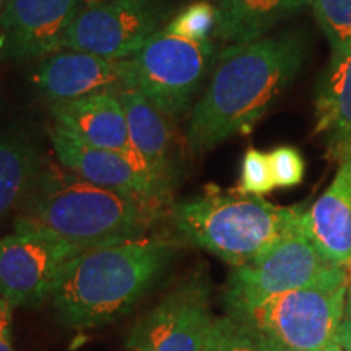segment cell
Masks as SVG:
<instances>
[{"label": "cell", "mask_w": 351, "mask_h": 351, "mask_svg": "<svg viewBox=\"0 0 351 351\" xmlns=\"http://www.w3.org/2000/svg\"><path fill=\"white\" fill-rule=\"evenodd\" d=\"M7 2H8V0H0V12H2V8L5 7Z\"/></svg>", "instance_id": "29"}, {"label": "cell", "mask_w": 351, "mask_h": 351, "mask_svg": "<svg viewBox=\"0 0 351 351\" xmlns=\"http://www.w3.org/2000/svg\"><path fill=\"white\" fill-rule=\"evenodd\" d=\"M44 160L32 130L21 125L0 129V230L20 210Z\"/></svg>", "instance_id": "18"}, {"label": "cell", "mask_w": 351, "mask_h": 351, "mask_svg": "<svg viewBox=\"0 0 351 351\" xmlns=\"http://www.w3.org/2000/svg\"><path fill=\"white\" fill-rule=\"evenodd\" d=\"M179 244L171 238H138L90 247L65 267L52 307L67 328L86 330L124 317L173 265Z\"/></svg>", "instance_id": "3"}, {"label": "cell", "mask_w": 351, "mask_h": 351, "mask_svg": "<svg viewBox=\"0 0 351 351\" xmlns=\"http://www.w3.org/2000/svg\"><path fill=\"white\" fill-rule=\"evenodd\" d=\"M212 59V41H189L163 28L127 59V67L132 88L176 121L191 114Z\"/></svg>", "instance_id": "7"}, {"label": "cell", "mask_w": 351, "mask_h": 351, "mask_svg": "<svg viewBox=\"0 0 351 351\" xmlns=\"http://www.w3.org/2000/svg\"><path fill=\"white\" fill-rule=\"evenodd\" d=\"M200 351H285L265 333L231 315L212 319Z\"/></svg>", "instance_id": "20"}, {"label": "cell", "mask_w": 351, "mask_h": 351, "mask_svg": "<svg viewBox=\"0 0 351 351\" xmlns=\"http://www.w3.org/2000/svg\"><path fill=\"white\" fill-rule=\"evenodd\" d=\"M117 98L125 112L130 147L156 178L176 189L182 173L186 138H179L174 121L137 88L117 91Z\"/></svg>", "instance_id": "14"}, {"label": "cell", "mask_w": 351, "mask_h": 351, "mask_svg": "<svg viewBox=\"0 0 351 351\" xmlns=\"http://www.w3.org/2000/svg\"><path fill=\"white\" fill-rule=\"evenodd\" d=\"M218 10L217 36L241 44L267 36L280 21L300 12L309 0H210Z\"/></svg>", "instance_id": "19"}, {"label": "cell", "mask_w": 351, "mask_h": 351, "mask_svg": "<svg viewBox=\"0 0 351 351\" xmlns=\"http://www.w3.org/2000/svg\"><path fill=\"white\" fill-rule=\"evenodd\" d=\"M169 205L91 184L44 160L13 230L41 231L83 247L145 238Z\"/></svg>", "instance_id": "2"}, {"label": "cell", "mask_w": 351, "mask_h": 351, "mask_svg": "<svg viewBox=\"0 0 351 351\" xmlns=\"http://www.w3.org/2000/svg\"><path fill=\"white\" fill-rule=\"evenodd\" d=\"M85 0H8L0 12V59H44L62 49Z\"/></svg>", "instance_id": "12"}, {"label": "cell", "mask_w": 351, "mask_h": 351, "mask_svg": "<svg viewBox=\"0 0 351 351\" xmlns=\"http://www.w3.org/2000/svg\"><path fill=\"white\" fill-rule=\"evenodd\" d=\"M218 28V10L210 0L189 3L178 12L165 29L189 41L208 43Z\"/></svg>", "instance_id": "22"}, {"label": "cell", "mask_w": 351, "mask_h": 351, "mask_svg": "<svg viewBox=\"0 0 351 351\" xmlns=\"http://www.w3.org/2000/svg\"><path fill=\"white\" fill-rule=\"evenodd\" d=\"M315 20L328 39L332 56L351 47V0H309Z\"/></svg>", "instance_id": "21"}, {"label": "cell", "mask_w": 351, "mask_h": 351, "mask_svg": "<svg viewBox=\"0 0 351 351\" xmlns=\"http://www.w3.org/2000/svg\"><path fill=\"white\" fill-rule=\"evenodd\" d=\"M49 135L57 161L78 178L96 186L173 205L174 189L156 178L134 150L93 147L56 124Z\"/></svg>", "instance_id": "11"}, {"label": "cell", "mask_w": 351, "mask_h": 351, "mask_svg": "<svg viewBox=\"0 0 351 351\" xmlns=\"http://www.w3.org/2000/svg\"><path fill=\"white\" fill-rule=\"evenodd\" d=\"M32 80L44 98L62 103L95 93L132 88L127 59H106L91 52L60 49L44 57Z\"/></svg>", "instance_id": "13"}, {"label": "cell", "mask_w": 351, "mask_h": 351, "mask_svg": "<svg viewBox=\"0 0 351 351\" xmlns=\"http://www.w3.org/2000/svg\"><path fill=\"white\" fill-rule=\"evenodd\" d=\"M269 161L275 187L291 189L300 186L304 179V158L295 147H288V145L276 147L269 153Z\"/></svg>", "instance_id": "24"}, {"label": "cell", "mask_w": 351, "mask_h": 351, "mask_svg": "<svg viewBox=\"0 0 351 351\" xmlns=\"http://www.w3.org/2000/svg\"><path fill=\"white\" fill-rule=\"evenodd\" d=\"M0 351H13L12 306L0 298Z\"/></svg>", "instance_id": "25"}, {"label": "cell", "mask_w": 351, "mask_h": 351, "mask_svg": "<svg viewBox=\"0 0 351 351\" xmlns=\"http://www.w3.org/2000/svg\"><path fill=\"white\" fill-rule=\"evenodd\" d=\"M304 212L278 207L258 195L208 186L204 194L171 205L166 219L178 243L204 249L239 267L298 225Z\"/></svg>", "instance_id": "4"}, {"label": "cell", "mask_w": 351, "mask_h": 351, "mask_svg": "<svg viewBox=\"0 0 351 351\" xmlns=\"http://www.w3.org/2000/svg\"><path fill=\"white\" fill-rule=\"evenodd\" d=\"M350 285H351V270H350Z\"/></svg>", "instance_id": "30"}, {"label": "cell", "mask_w": 351, "mask_h": 351, "mask_svg": "<svg viewBox=\"0 0 351 351\" xmlns=\"http://www.w3.org/2000/svg\"><path fill=\"white\" fill-rule=\"evenodd\" d=\"M350 270L322 256L306 230L302 215L298 225L257 257L232 267L223 301L230 309L261 302L293 289L345 287L350 285Z\"/></svg>", "instance_id": "5"}, {"label": "cell", "mask_w": 351, "mask_h": 351, "mask_svg": "<svg viewBox=\"0 0 351 351\" xmlns=\"http://www.w3.org/2000/svg\"><path fill=\"white\" fill-rule=\"evenodd\" d=\"M158 0H98L83 5L65 33L62 49L124 60L137 52L168 19Z\"/></svg>", "instance_id": "8"}, {"label": "cell", "mask_w": 351, "mask_h": 351, "mask_svg": "<svg viewBox=\"0 0 351 351\" xmlns=\"http://www.w3.org/2000/svg\"><path fill=\"white\" fill-rule=\"evenodd\" d=\"M88 247L41 231L13 230L0 238V298L12 307H39L65 267Z\"/></svg>", "instance_id": "9"}, {"label": "cell", "mask_w": 351, "mask_h": 351, "mask_svg": "<svg viewBox=\"0 0 351 351\" xmlns=\"http://www.w3.org/2000/svg\"><path fill=\"white\" fill-rule=\"evenodd\" d=\"M304 225L324 257L351 269V156L341 161L330 186L306 210Z\"/></svg>", "instance_id": "16"}, {"label": "cell", "mask_w": 351, "mask_h": 351, "mask_svg": "<svg viewBox=\"0 0 351 351\" xmlns=\"http://www.w3.org/2000/svg\"><path fill=\"white\" fill-rule=\"evenodd\" d=\"M320 351H346L343 346H340L339 343H337V341H330V343H328L326 348L324 350H320Z\"/></svg>", "instance_id": "28"}, {"label": "cell", "mask_w": 351, "mask_h": 351, "mask_svg": "<svg viewBox=\"0 0 351 351\" xmlns=\"http://www.w3.org/2000/svg\"><path fill=\"white\" fill-rule=\"evenodd\" d=\"M54 124L88 145L111 150H134L124 108L117 93H95L82 98L52 103Z\"/></svg>", "instance_id": "15"}, {"label": "cell", "mask_w": 351, "mask_h": 351, "mask_svg": "<svg viewBox=\"0 0 351 351\" xmlns=\"http://www.w3.org/2000/svg\"><path fill=\"white\" fill-rule=\"evenodd\" d=\"M315 135H322L327 158L341 163L351 156V47L332 56L315 91Z\"/></svg>", "instance_id": "17"}, {"label": "cell", "mask_w": 351, "mask_h": 351, "mask_svg": "<svg viewBox=\"0 0 351 351\" xmlns=\"http://www.w3.org/2000/svg\"><path fill=\"white\" fill-rule=\"evenodd\" d=\"M333 341H337L340 346H343L346 351H351V319H343L337 328Z\"/></svg>", "instance_id": "26"}, {"label": "cell", "mask_w": 351, "mask_h": 351, "mask_svg": "<svg viewBox=\"0 0 351 351\" xmlns=\"http://www.w3.org/2000/svg\"><path fill=\"white\" fill-rule=\"evenodd\" d=\"M348 288L293 289L254 304L230 307L226 313L265 333L285 351H320L333 341L345 317Z\"/></svg>", "instance_id": "6"}, {"label": "cell", "mask_w": 351, "mask_h": 351, "mask_svg": "<svg viewBox=\"0 0 351 351\" xmlns=\"http://www.w3.org/2000/svg\"><path fill=\"white\" fill-rule=\"evenodd\" d=\"M306 51L300 32L228 46L218 56L207 90L189 114L187 152L205 155L234 135L249 134L295 80Z\"/></svg>", "instance_id": "1"}, {"label": "cell", "mask_w": 351, "mask_h": 351, "mask_svg": "<svg viewBox=\"0 0 351 351\" xmlns=\"http://www.w3.org/2000/svg\"><path fill=\"white\" fill-rule=\"evenodd\" d=\"M275 189L274 176L269 161V153H263L257 148H249L244 153L243 163H241L239 182L236 191L241 194L263 197L270 194Z\"/></svg>", "instance_id": "23"}, {"label": "cell", "mask_w": 351, "mask_h": 351, "mask_svg": "<svg viewBox=\"0 0 351 351\" xmlns=\"http://www.w3.org/2000/svg\"><path fill=\"white\" fill-rule=\"evenodd\" d=\"M343 319H351V285L348 288V295H346V304H345V317Z\"/></svg>", "instance_id": "27"}, {"label": "cell", "mask_w": 351, "mask_h": 351, "mask_svg": "<svg viewBox=\"0 0 351 351\" xmlns=\"http://www.w3.org/2000/svg\"><path fill=\"white\" fill-rule=\"evenodd\" d=\"M210 285L202 274L182 280L134 324V351H200L212 322Z\"/></svg>", "instance_id": "10"}]
</instances>
